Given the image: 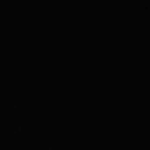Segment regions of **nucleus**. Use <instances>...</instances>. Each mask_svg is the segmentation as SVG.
<instances>
[]
</instances>
